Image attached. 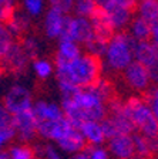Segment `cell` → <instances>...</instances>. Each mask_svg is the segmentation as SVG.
I'll use <instances>...</instances> for the list:
<instances>
[{"label": "cell", "instance_id": "obj_1", "mask_svg": "<svg viewBox=\"0 0 158 159\" xmlns=\"http://www.w3.org/2000/svg\"><path fill=\"white\" fill-rule=\"evenodd\" d=\"M57 83H67L80 89L93 87L101 78V58L89 53H81L67 64H54Z\"/></svg>", "mask_w": 158, "mask_h": 159}, {"label": "cell", "instance_id": "obj_2", "mask_svg": "<svg viewBox=\"0 0 158 159\" xmlns=\"http://www.w3.org/2000/svg\"><path fill=\"white\" fill-rule=\"evenodd\" d=\"M122 109L134 125L135 132L148 139L158 141V121L147 99L141 97H130L122 102Z\"/></svg>", "mask_w": 158, "mask_h": 159}, {"label": "cell", "instance_id": "obj_3", "mask_svg": "<svg viewBox=\"0 0 158 159\" xmlns=\"http://www.w3.org/2000/svg\"><path fill=\"white\" fill-rule=\"evenodd\" d=\"M134 44L135 40L125 31L115 33L110 39L105 53L103 56L105 67L114 73H122L134 61Z\"/></svg>", "mask_w": 158, "mask_h": 159}, {"label": "cell", "instance_id": "obj_4", "mask_svg": "<svg viewBox=\"0 0 158 159\" xmlns=\"http://www.w3.org/2000/svg\"><path fill=\"white\" fill-rule=\"evenodd\" d=\"M33 102V97H31V93L29 89L22 84H14L4 94L2 104L12 115H16V114L31 109Z\"/></svg>", "mask_w": 158, "mask_h": 159}, {"label": "cell", "instance_id": "obj_5", "mask_svg": "<svg viewBox=\"0 0 158 159\" xmlns=\"http://www.w3.org/2000/svg\"><path fill=\"white\" fill-rule=\"evenodd\" d=\"M94 37V30H93L91 21L90 19L80 16H69L66 21V27L63 31L61 39H69L74 43L80 44H87L90 40Z\"/></svg>", "mask_w": 158, "mask_h": 159}, {"label": "cell", "instance_id": "obj_6", "mask_svg": "<svg viewBox=\"0 0 158 159\" xmlns=\"http://www.w3.org/2000/svg\"><path fill=\"white\" fill-rule=\"evenodd\" d=\"M31 60L24 53L20 41H14L10 48L2 56V68L3 71L13 74H22L26 71L27 66Z\"/></svg>", "mask_w": 158, "mask_h": 159}, {"label": "cell", "instance_id": "obj_7", "mask_svg": "<svg viewBox=\"0 0 158 159\" xmlns=\"http://www.w3.org/2000/svg\"><path fill=\"white\" fill-rule=\"evenodd\" d=\"M122 78L130 88L137 93H145L151 87V78H150L148 68L141 66L137 61H132L127 68L122 71Z\"/></svg>", "mask_w": 158, "mask_h": 159}, {"label": "cell", "instance_id": "obj_8", "mask_svg": "<svg viewBox=\"0 0 158 159\" xmlns=\"http://www.w3.org/2000/svg\"><path fill=\"white\" fill-rule=\"evenodd\" d=\"M37 125H39V121L31 109L13 115V126L16 129V136L22 141V143L30 142L36 138Z\"/></svg>", "mask_w": 158, "mask_h": 159}, {"label": "cell", "instance_id": "obj_9", "mask_svg": "<svg viewBox=\"0 0 158 159\" xmlns=\"http://www.w3.org/2000/svg\"><path fill=\"white\" fill-rule=\"evenodd\" d=\"M101 9L115 33H120L124 29H127L130 26V21L134 17L131 9H127V7L115 3V2H110L108 4H105Z\"/></svg>", "mask_w": 158, "mask_h": 159}, {"label": "cell", "instance_id": "obj_10", "mask_svg": "<svg viewBox=\"0 0 158 159\" xmlns=\"http://www.w3.org/2000/svg\"><path fill=\"white\" fill-rule=\"evenodd\" d=\"M73 129L74 126L66 118H61L59 121H43L37 125V135L44 139L57 142L66 135H69Z\"/></svg>", "mask_w": 158, "mask_h": 159}, {"label": "cell", "instance_id": "obj_11", "mask_svg": "<svg viewBox=\"0 0 158 159\" xmlns=\"http://www.w3.org/2000/svg\"><path fill=\"white\" fill-rule=\"evenodd\" d=\"M69 14H63L54 9H49L46 11V16L43 20L44 33L51 40H60L66 27V21Z\"/></svg>", "mask_w": 158, "mask_h": 159}, {"label": "cell", "instance_id": "obj_12", "mask_svg": "<svg viewBox=\"0 0 158 159\" xmlns=\"http://www.w3.org/2000/svg\"><path fill=\"white\" fill-rule=\"evenodd\" d=\"M108 153L115 159H134L135 148L132 135H118L108 139Z\"/></svg>", "mask_w": 158, "mask_h": 159}, {"label": "cell", "instance_id": "obj_13", "mask_svg": "<svg viewBox=\"0 0 158 159\" xmlns=\"http://www.w3.org/2000/svg\"><path fill=\"white\" fill-rule=\"evenodd\" d=\"M34 116L37 118L39 122L43 121H59V119L64 118V112H63L61 107L56 102H47L44 99H37L33 102L31 107Z\"/></svg>", "mask_w": 158, "mask_h": 159}, {"label": "cell", "instance_id": "obj_14", "mask_svg": "<svg viewBox=\"0 0 158 159\" xmlns=\"http://www.w3.org/2000/svg\"><path fill=\"white\" fill-rule=\"evenodd\" d=\"M132 54H134V61H137L141 66L150 68L158 58V48L151 40L135 41Z\"/></svg>", "mask_w": 158, "mask_h": 159}, {"label": "cell", "instance_id": "obj_15", "mask_svg": "<svg viewBox=\"0 0 158 159\" xmlns=\"http://www.w3.org/2000/svg\"><path fill=\"white\" fill-rule=\"evenodd\" d=\"M81 47L69 39H60L54 57V64H67L81 54Z\"/></svg>", "mask_w": 158, "mask_h": 159}, {"label": "cell", "instance_id": "obj_16", "mask_svg": "<svg viewBox=\"0 0 158 159\" xmlns=\"http://www.w3.org/2000/svg\"><path fill=\"white\" fill-rule=\"evenodd\" d=\"M57 148L64 151L69 153H79L83 152L87 148L86 139L83 138L81 132L77 128H74L69 135H66L64 138H61L60 141H57Z\"/></svg>", "mask_w": 158, "mask_h": 159}, {"label": "cell", "instance_id": "obj_17", "mask_svg": "<svg viewBox=\"0 0 158 159\" xmlns=\"http://www.w3.org/2000/svg\"><path fill=\"white\" fill-rule=\"evenodd\" d=\"M81 132L83 138L86 139L87 145L91 146H101L105 142V135L103 132L101 122H96V121H87V122L81 124L79 128Z\"/></svg>", "mask_w": 158, "mask_h": 159}, {"label": "cell", "instance_id": "obj_18", "mask_svg": "<svg viewBox=\"0 0 158 159\" xmlns=\"http://www.w3.org/2000/svg\"><path fill=\"white\" fill-rule=\"evenodd\" d=\"M135 148V158H152L158 151V141L145 138L138 132L132 134Z\"/></svg>", "mask_w": 158, "mask_h": 159}, {"label": "cell", "instance_id": "obj_19", "mask_svg": "<svg viewBox=\"0 0 158 159\" xmlns=\"http://www.w3.org/2000/svg\"><path fill=\"white\" fill-rule=\"evenodd\" d=\"M151 30L152 26L148 21H145L138 16H134L130 21L128 34L135 41H147V40H151Z\"/></svg>", "mask_w": 158, "mask_h": 159}, {"label": "cell", "instance_id": "obj_20", "mask_svg": "<svg viewBox=\"0 0 158 159\" xmlns=\"http://www.w3.org/2000/svg\"><path fill=\"white\" fill-rule=\"evenodd\" d=\"M4 26L7 27L10 34H12L14 39H17V37L23 36L27 30L30 29V17L27 16L26 13H23V11L16 10L14 14L12 16V19H10Z\"/></svg>", "mask_w": 158, "mask_h": 159}, {"label": "cell", "instance_id": "obj_21", "mask_svg": "<svg viewBox=\"0 0 158 159\" xmlns=\"http://www.w3.org/2000/svg\"><path fill=\"white\" fill-rule=\"evenodd\" d=\"M137 16L148 21L150 24L158 23V0H144L137 3Z\"/></svg>", "mask_w": 158, "mask_h": 159}, {"label": "cell", "instance_id": "obj_22", "mask_svg": "<svg viewBox=\"0 0 158 159\" xmlns=\"http://www.w3.org/2000/svg\"><path fill=\"white\" fill-rule=\"evenodd\" d=\"M31 67L34 70V74L40 80H47L54 73V64L46 58H36L31 61Z\"/></svg>", "mask_w": 158, "mask_h": 159}, {"label": "cell", "instance_id": "obj_23", "mask_svg": "<svg viewBox=\"0 0 158 159\" xmlns=\"http://www.w3.org/2000/svg\"><path fill=\"white\" fill-rule=\"evenodd\" d=\"M9 153L12 159H36L34 148L29 143H19V145H12L9 148Z\"/></svg>", "mask_w": 158, "mask_h": 159}, {"label": "cell", "instance_id": "obj_24", "mask_svg": "<svg viewBox=\"0 0 158 159\" xmlns=\"http://www.w3.org/2000/svg\"><path fill=\"white\" fill-rule=\"evenodd\" d=\"M97 3L94 0H74V11L76 16L80 17H86L90 19L93 16V13L97 10Z\"/></svg>", "mask_w": 158, "mask_h": 159}, {"label": "cell", "instance_id": "obj_25", "mask_svg": "<svg viewBox=\"0 0 158 159\" xmlns=\"http://www.w3.org/2000/svg\"><path fill=\"white\" fill-rule=\"evenodd\" d=\"M107 44H108V41L101 40V39H98V37L94 36L89 41V43L84 44V47H86V53L91 54V56H94V57H98V58H101V57L104 56V53H105Z\"/></svg>", "mask_w": 158, "mask_h": 159}, {"label": "cell", "instance_id": "obj_26", "mask_svg": "<svg viewBox=\"0 0 158 159\" xmlns=\"http://www.w3.org/2000/svg\"><path fill=\"white\" fill-rule=\"evenodd\" d=\"M36 156L39 159H63L61 153L59 152V149L56 146L50 145V143H44V145H36L33 146Z\"/></svg>", "mask_w": 158, "mask_h": 159}, {"label": "cell", "instance_id": "obj_27", "mask_svg": "<svg viewBox=\"0 0 158 159\" xmlns=\"http://www.w3.org/2000/svg\"><path fill=\"white\" fill-rule=\"evenodd\" d=\"M20 44H22L24 53L27 54V57H29L31 61L37 58V56H39V53H40V43L34 37H31V36L24 37V39L20 40Z\"/></svg>", "mask_w": 158, "mask_h": 159}, {"label": "cell", "instance_id": "obj_28", "mask_svg": "<svg viewBox=\"0 0 158 159\" xmlns=\"http://www.w3.org/2000/svg\"><path fill=\"white\" fill-rule=\"evenodd\" d=\"M17 0H0V23L6 24L17 10Z\"/></svg>", "mask_w": 158, "mask_h": 159}, {"label": "cell", "instance_id": "obj_29", "mask_svg": "<svg viewBox=\"0 0 158 159\" xmlns=\"http://www.w3.org/2000/svg\"><path fill=\"white\" fill-rule=\"evenodd\" d=\"M23 9L29 17H37L44 11V0H23Z\"/></svg>", "mask_w": 158, "mask_h": 159}, {"label": "cell", "instance_id": "obj_30", "mask_svg": "<svg viewBox=\"0 0 158 159\" xmlns=\"http://www.w3.org/2000/svg\"><path fill=\"white\" fill-rule=\"evenodd\" d=\"M14 41H16V39L10 34L7 27L3 23H0V56H3Z\"/></svg>", "mask_w": 158, "mask_h": 159}, {"label": "cell", "instance_id": "obj_31", "mask_svg": "<svg viewBox=\"0 0 158 159\" xmlns=\"http://www.w3.org/2000/svg\"><path fill=\"white\" fill-rule=\"evenodd\" d=\"M50 9H54L63 14H70L74 9V0H49Z\"/></svg>", "mask_w": 158, "mask_h": 159}, {"label": "cell", "instance_id": "obj_32", "mask_svg": "<svg viewBox=\"0 0 158 159\" xmlns=\"http://www.w3.org/2000/svg\"><path fill=\"white\" fill-rule=\"evenodd\" d=\"M84 152L87 153L89 159H110L108 151L103 146H91L87 145V148L84 149Z\"/></svg>", "mask_w": 158, "mask_h": 159}, {"label": "cell", "instance_id": "obj_33", "mask_svg": "<svg viewBox=\"0 0 158 159\" xmlns=\"http://www.w3.org/2000/svg\"><path fill=\"white\" fill-rule=\"evenodd\" d=\"M9 128H13V115L4 108L3 104H0V131Z\"/></svg>", "mask_w": 158, "mask_h": 159}, {"label": "cell", "instance_id": "obj_34", "mask_svg": "<svg viewBox=\"0 0 158 159\" xmlns=\"http://www.w3.org/2000/svg\"><path fill=\"white\" fill-rule=\"evenodd\" d=\"M147 102L151 107L152 114H154V116L158 121V85H155L148 93V95H147Z\"/></svg>", "mask_w": 158, "mask_h": 159}, {"label": "cell", "instance_id": "obj_35", "mask_svg": "<svg viewBox=\"0 0 158 159\" xmlns=\"http://www.w3.org/2000/svg\"><path fill=\"white\" fill-rule=\"evenodd\" d=\"M148 73H150L151 83H154L155 85H158V58H157V61L148 68Z\"/></svg>", "mask_w": 158, "mask_h": 159}, {"label": "cell", "instance_id": "obj_36", "mask_svg": "<svg viewBox=\"0 0 158 159\" xmlns=\"http://www.w3.org/2000/svg\"><path fill=\"white\" fill-rule=\"evenodd\" d=\"M113 2H115V3H118L121 6L127 7V9H131V10H134L137 7V0H113Z\"/></svg>", "mask_w": 158, "mask_h": 159}, {"label": "cell", "instance_id": "obj_37", "mask_svg": "<svg viewBox=\"0 0 158 159\" xmlns=\"http://www.w3.org/2000/svg\"><path fill=\"white\" fill-rule=\"evenodd\" d=\"M151 41L157 46L158 48V23L152 24V30H151Z\"/></svg>", "mask_w": 158, "mask_h": 159}, {"label": "cell", "instance_id": "obj_38", "mask_svg": "<svg viewBox=\"0 0 158 159\" xmlns=\"http://www.w3.org/2000/svg\"><path fill=\"white\" fill-rule=\"evenodd\" d=\"M0 159H12L9 153V149H2L0 151Z\"/></svg>", "mask_w": 158, "mask_h": 159}, {"label": "cell", "instance_id": "obj_39", "mask_svg": "<svg viewBox=\"0 0 158 159\" xmlns=\"http://www.w3.org/2000/svg\"><path fill=\"white\" fill-rule=\"evenodd\" d=\"M71 159H89V156H87V153L83 151V152H79V153H76V155L73 156Z\"/></svg>", "mask_w": 158, "mask_h": 159}, {"label": "cell", "instance_id": "obj_40", "mask_svg": "<svg viewBox=\"0 0 158 159\" xmlns=\"http://www.w3.org/2000/svg\"><path fill=\"white\" fill-rule=\"evenodd\" d=\"M94 2L97 3V6L98 7H104L105 4H108L110 2H113V0H94Z\"/></svg>", "mask_w": 158, "mask_h": 159}, {"label": "cell", "instance_id": "obj_41", "mask_svg": "<svg viewBox=\"0 0 158 159\" xmlns=\"http://www.w3.org/2000/svg\"><path fill=\"white\" fill-rule=\"evenodd\" d=\"M3 73V68H2V56H0V75Z\"/></svg>", "mask_w": 158, "mask_h": 159}, {"label": "cell", "instance_id": "obj_42", "mask_svg": "<svg viewBox=\"0 0 158 159\" xmlns=\"http://www.w3.org/2000/svg\"><path fill=\"white\" fill-rule=\"evenodd\" d=\"M137 159H155V158L152 156V158H137Z\"/></svg>", "mask_w": 158, "mask_h": 159}, {"label": "cell", "instance_id": "obj_43", "mask_svg": "<svg viewBox=\"0 0 158 159\" xmlns=\"http://www.w3.org/2000/svg\"><path fill=\"white\" fill-rule=\"evenodd\" d=\"M138 2H144V0H138Z\"/></svg>", "mask_w": 158, "mask_h": 159}, {"label": "cell", "instance_id": "obj_44", "mask_svg": "<svg viewBox=\"0 0 158 159\" xmlns=\"http://www.w3.org/2000/svg\"><path fill=\"white\" fill-rule=\"evenodd\" d=\"M157 153H158V151H157Z\"/></svg>", "mask_w": 158, "mask_h": 159}]
</instances>
